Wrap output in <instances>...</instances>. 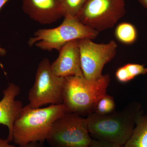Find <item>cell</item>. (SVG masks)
I'll return each mask as SVG.
<instances>
[{
	"label": "cell",
	"instance_id": "obj_1",
	"mask_svg": "<svg viewBox=\"0 0 147 147\" xmlns=\"http://www.w3.org/2000/svg\"><path fill=\"white\" fill-rule=\"evenodd\" d=\"M67 112L63 104L43 108L23 107L13 124V141L19 146L43 143L55 121Z\"/></svg>",
	"mask_w": 147,
	"mask_h": 147
},
{
	"label": "cell",
	"instance_id": "obj_2",
	"mask_svg": "<svg viewBox=\"0 0 147 147\" xmlns=\"http://www.w3.org/2000/svg\"><path fill=\"white\" fill-rule=\"evenodd\" d=\"M141 114L140 105L137 104L105 115L90 113L86 118L89 132L95 139L124 146L131 136Z\"/></svg>",
	"mask_w": 147,
	"mask_h": 147
},
{
	"label": "cell",
	"instance_id": "obj_3",
	"mask_svg": "<svg viewBox=\"0 0 147 147\" xmlns=\"http://www.w3.org/2000/svg\"><path fill=\"white\" fill-rule=\"evenodd\" d=\"M110 82L108 74L95 80L84 77L71 76L64 78L62 104L67 112L81 115L94 111L98 100L106 94Z\"/></svg>",
	"mask_w": 147,
	"mask_h": 147
},
{
	"label": "cell",
	"instance_id": "obj_4",
	"mask_svg": "<svg viewBox=\"0 0 147 147\" xmlns=\"http://www.w3.org/2000/svg\"><path fill=\"white\" fill-rule=\"evenodd\" d=\"M98 33L82 24L76 17L67 15L59 26L37 30L34 36L29 38L28 44L30 47L35 45L43 50L59 52L69 41L83 38L93 40Z\"/></svg>",
	"mask_w": 147,
	"mask_h": 147
},
{
	"label": "cell",
	"instance_id": "obj_5",
	"mask_svg": "<svg viewBox=\"0 0 147 147\" xmlns=\"http://www.w3.org/2000/svg\"><path fill=\"white\" fill-rule=\"evenodd\" d=\"M89 134L86 119L67 112L55 121L46 140L52 147H88Z\"/></svg>",
	"mask_w": 147,
	"mask_h": 147
},
{
	"label": "cell",
	"instance_id": "obj_6",
	"mask_svg": "<svg viewBox=\"0 0 147 147\" xmlns=\"http://www.w3.org/2000/svg\"><path fill=\"white\" fill-rule=\"evenodd\" d=\"M64 78L56 76L48 59L44 58L37 69L34 84L29 90V104L33 108L62 104Z\"/></svg>",
	"mask_w": 147,
	"mask_h": 147
},
{
	"label": "cell",
	"instance_id": "obj_7",
	"mask_svg": "<svg viewBox=\"0 0 147 147\" xmlns=\"http://www.w3.org/2000/svg\"><path fill=\"white\" fill-rule=\"evenodd\" d=\"M125 11V0H87L76 18L99 32L113 28Z\"/></svg>",
	"mask_w": 147,
	"mask_h": 147
},
{
	"label": "cell",
	"instance_id": "obj_8",
	"mask_svg": "<svg viewBox=\"0 0 147 147\" xmlns=\"http://www.w3.org/2000/svg\"><path fill=\"white\" fill-rule=\"evenodd\" d=\"M81 67L84 78L95 80L102 76L105 65L115 57L117 45L112 40L107 43H97L89 38L78 40Z\"/></svg>",
	"mask_w": 147,
	"mask_h": 147
},
{
	"label": "cell",
	"instance_id": "obj_9",
	"mask_svg": "<svg viewBox=\"0 0 147 147\" xmlns=\"http://www.w3.org/2000/svg\"><path fill=\"white\" fill-rule=\"evenodd\" d=\"M21 1L24 12L39 24H53L65 16L62 0Z\"/></svg>",
	"mask_w": 147,
	"mask_h": 147
},
{
	"label": "cell",
	"instance_id": "obj_10",
	"mask_svg": "<svg viewBox=\"0 0 147 147\" xmlns=\"http://www.w3.org/2000/svg\"><path fill=\"white\" fill-rule=\"evenodd\" d=\"M57 59L51 64L53 73L59 77H84L80 60L78 40L66 43L59 51Z\"/></svg>",
	"mask_w": 147,
	"mask_h": 147
},
{
	"label": "cell",
	"instance_id": "obj_11",
	"mask_svg": "<svg viewBox=\"0 0 147 147\" xmlns=\"http://www.w3.org/2000/svg\"><path fill=\"white\" fill-rule=\"evenodd\" d=\"M20 92L18 86L9 83L8 86L3 91V97L0 100V124L8 128L7 139L9 142L13 141V124L23 108L22 102L16 99Z\"/></svg>",
	"mask_w": 147,
	"mask_h": 147
},
{
	"label": "cell",
	"instance_id": "obj_12",
	"mask_svg": "<svg viewBox=\"0 0 147 147\" xmlns=\"http://www.w3.org/2000/svg\"><path fill=\"white\" fill-rule=\"evenodd\" d=\"M124 147H147V116L138 117L131 136Z\"/></svg>",
	"mask_w": 147,
	"mask_h": 147
},
{
	"label": "cell",
	"instance_id": "obj_13",
	"mask_svg": "<svg viewBox=\"0 0 147 147\" xmlns=\"http://www.w3.org/2000/svg\"><path fill=\"white\" fill-rule=\"evenodd\" d=\"M115 35L119 42L125 45H130L137 39V29L130 23L122 22L116 27Z\"/></svg>",
	"mask_w": 147,
	"mask_h": 147
},
{
	"label": "cell",
	"instance_id": "obj_14",
	"mask_svg": "<svg viewBox=\"0 0 147 147\" xmlns=\"http://www.w3.org/2000/svg\"><path fill=\"white\" fill-rule=\"evenodd\" d=\"M115 108V103L114 98L106 94L98 100L94 113L100 115H105L113 113Z\"/></svg>",
	"mask_w": 147,
	"mask_h": 147
},
{
	"label": "cell",
	"instance_id": "obj_15",
	"mask_svg": "<svg viewBox=\"0 0 147 147\" xmlns=\"http://www.w3.org/2000/svg\"><path fill=\"white\" fill-rule=\"evenodd\" d=\"M87 1V0H62L65 16L69 15L77 17Z\"/></svg>",
	"mask_w": 147,
	"mask_h": 147
},
{
	"label": "cell",
	"instance_id": "obj_16",
	"mask_svg": "<svg viewBox=\"0 0 147 147\" xmlns=\"http://www.w3.org/2000/svg\"><path fill=\"white\" fill-rule=\"evenodd\" d=\"M131 77L134 79L136 76L147 74V68L144 65L136 63H128L125 65Z\"/></svg>",
	"mask_w": 147,
	"mask_h": 147
},
{
	"label": "cell",
	"instance_id": "obj_17",
	"mask_svg": "<svg viewBox=\"0 0 147 147\" xmlns=\"http://www.w3.org/2000/svg\"><path fill=\"white\" fill-rule=\"evenodd\" d=\"M116 79L121 83H125L133 79L125 66L121 67L116 71Z\"/></svg>",
	"mask_w": 147,
	"mask_h": 147
},
{
	"label": "cell",
	"instance_id": "obj_18",
	"mask_svg": "<svg viewBox=\"0 0 147 147\" xmlns=\"http://www.w3.org/2000/svg\"><path fill=\"white\" fill-rule=\"evenodd\" d=\"M88 147H124V146L102 140L92 139Z\"/></svg>",
	"mask_w": 147,
	"mask_h": 147
},
{
	"label": "cell",
	"instance_id": "obj_19",
	"mask_svg": "<svg viewBox=\"0 0 147 147\" xmlns=\"http://www.w3.org/2000/svg\"><path fill=\"white\" fill-rule=\"evenodd\" d=\"M19 147H43L42 143L40 142H32L27 144L19 146Z\"/></svg>",
	"mask_w": 147,
	"mask_h": 147
},
{
	"label": "cell",
	"instance_id": "obj_20",
	"mask_svg": "<svg viewBox=\"0 0 147 147\" xmlns=\"http://www.w3.org/2000/svg\"><path fill=\"white\" fill-rule=\"evenodd\" d=\"M0 147H15L13 145L9 144V142L7 139L0 138Z\"/></svg>",
	"mask_w": 147,
	"mask_h": 147
},
{
	"label": "cell",
	"instance_id": "obj_21",
	"mask_svg": "<svg viewBox=\"0 0 147 147\" xmlns=\"http://www.w3.org/2000/svg\"><path fill=\"white\" fill-rule=\"evenodd\" d=\"M9 0H0V9ZM6 51L5 49L0 47V55H5Z\"/></svg>",
	"mask_w": 147,
	"mask_h": 147
},
{
	"label": "cell",
	"instance_id": "obj_22",
	"mask_svg": "<svg viewBox=\"0 0 147 147\" xmlns=\"http://www.w3.org/2000/svg\"><path fill=\"white\" fill-rule=\"evenodd\" d=\"M144 7L147 9V0H137Z\"/></svg>",
	"mask_w": 147,
	"mask_h": 147
}]
</instances>
